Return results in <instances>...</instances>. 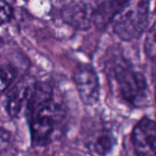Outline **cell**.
Instances as JSON below:
<instances>
[{
	"label": "cell",
	"mask_w": 156,
	"mask_h": 156,
	"mask_svg": "<svg viewBox=\"0 0 156 156\" xmlns=\"http://www.w3.org/2000/svg\"><path fill=\"white\" fill-rule=\"evenodd\" d=\"M65 114L63 106L54 97L52 88L47 83L37 82L33 98L26 112L33 144L45 146L50 144Z\"/></svg>",
	"instance_id": "cell-1"
},
{
	"label": "cell",
	"mask_w": 156,
	"mask_h": 156,
	"mask_svg": "<svg viewBox=\"0 0 156 156\" xmlns=\"http://www.w3.org/2000/svg\"><path fill=\"white\" fill-rule=\"evenodd\" d=\"M149 17V0H126L112 17L113 32L123 41L135 40L146 30Z\"/></svg>",
	"instance_id": "cell-2"
},
{
	"label": "cell",
	"mask_w": 156,
	"mask_h": 156,
	"mask_svg": "<svg viewBox=\"0 0 156 156\" xmlns=\"http://www.w3.org/2000/svg\"><path fill=\"white\" fill-rule=\"evenodd\" d=\"M111 71L118 91L125 101L133 106H141L147 101V80L128 60L117 59Z\"/></svg>",
	"instance_id": "cell-3"
},
{
	"label": "cell",
	"mask_w": 156,
	"mask_h": 156,
	"mask_svg": "<svg viewBox=\"0 0 156 156\" xmlns=\"http://www.w3.org/2000/svg\"><path fill=\"white\" fill-rule=\"evenodd\" d=\"M37 82L31 78L19 80L10 91L6 101V112L12 118L26 115L27 110L33 98Z\"/></svg>",
	"instance_id": "cell-4"
},
{
	"label": "cell",
	"mask_w": 156,
	"mask_h": 156,
	"mask_svg": "<svg viewBox=\"0 0 156 156\" xmlns=\"http://www.w3.org/2000/svg\"><path fill=\"white\" fill-rule=\"evenodd\" d=\"M73 80L80 98L85 105H94L99 101V78L91 66L83 65L79 67L73 74Z\"/></svg>",
	"instance_id": "cell-5"
},
{
	"label": "cell",
	"mask_w": 156,
	"mask_h": 156,
	"mask_svg": "<svg viewBox=\"0 0 156 156\" xmlns=\"http://www.w3.org/2000/svg\"><path fill=\"white\" fill-rule=\"evenodd\" d=\"M132 141L136 156H156V123L149 118L141 119L134 126Z\"/></svg>",
	"instance_id": "cell-6"
},
{
	"label": "cell",
	"mask_w": 156,
	"mask_h": 156,
	"mask_svg": "<svg viewBox=\"0 0 156 156\" xmlns=\"http://www.w3.org/2000/svg\"><path fill=\"white\" fill-rule=\"evenodd\" d=\"M94 13L95 9L90 5L74 1L61 9V17L65 23L77 29H87L94 24Z\"/></svg>",
	"instance_id": "cell-7"
},
{
	"label": "cell",
	"mask_w": 156,
	"mask_h": 156,
	"mask_svg": "<svg viewBox=\"0 0 156 156\" xmlns=\"http://www.w3.org/2000/svg\"><path fill=\"white\" fill-rule=\"evenodd\" d=\"M115 144V138L112 133L103 129L98 131L90 137L88 147L90 151L97 156H106L109 154Z\"/></svg>",
	"instance_id": "cell-8"
},
{
	"label": "cell",
	"mask_w": 156,
	"mask_h": 156,
	"mask_svg": "<svg viewBox=\"0 0 156 156\" xmlns=\"http://www.w3.org/2000/svg\"><path fill=\"white\" fill-rule=\"evenodd\" d=\"M17 76L16 69L10 66L5 65L0 67V92L6 90L14 82Z\"/></svg>",
	"instance_id": "cell-9"
},
{
	"label": "cell",
	"mask_w": 156,
	"mask_h": 156,
	"mask_svg": "<svg viewBox=\"0 0 156 156\" xmlns=\"http://www.w3.org/2000/svg\"><path fill=\"white\" fill-rule=\"evenodd\" d=\"M144 49L148 58L156 62V21L147 32L144 42Z\"/></svg>",
	"instance_id": "cell-10"
},
{
	"label": "cell",
	"mask_w": 156,
	"mask_h": 156,
	"mask_svg": "<svg viewBox=\"0 0 156 156\" xmlns=\"http://www.w3.org/2000/svg\"><path fill=\"white\" fill-rule=\"evenodd\" d=\"M14 16V9L6 0H0V26L7 24Z\"/></svg>",
	"instance_id": "cell-11"
},
{
	"label": "cell",
	"mask_w": 156,
	"mask_h": 156,
	"mask_svg": "<svg viewBox=\"0 0 156 156\" xmlns=\"http://www.w3.org/2000/svg\"><path fill=\"white\" fill-rule=\"evenodd\" d=\"M11 134L5 129L0 128V148H5L10 143Z\"/></svg>",
	"instance_id": "cell-12"
}]
</instances>
